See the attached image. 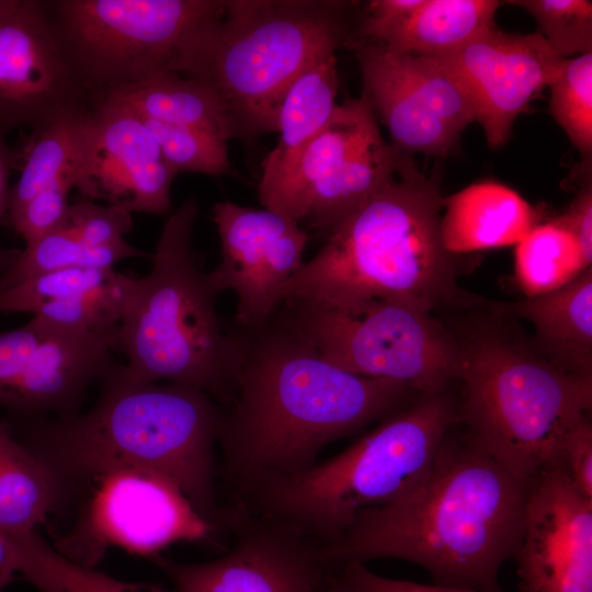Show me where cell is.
I'll list each match as a JSON object with an SVG mask.
<instances>
[{
	"label": "cell",
	"instance_id": "6da1fadb",
	"mask_svg": "<svg viewBox=\"0 0 592 592\" xmlns=\"http://www.w3.org/2000/svg\"><path fill=\"white\" fill-rule=\"evenodd\" d=\"M238 328L241 361L218 441L225 466L251 491L312 467L329 444L418 394L325 361L280 307L261 325Z\"/></svg>",
	"mask_w": 592,
	"mask_h": 592
},
{
	"label": "cell",
	"instance_id": "7a4b0ae2",
	"mask_svg": "<svg viewBox=\"0 0 592 592\" xmlns=\"http://www.w3.org/2000/svg\"><path fill=\"white\" fill-rule=\"evenodd\" d=\"M454 430L419 489L361 511L334 540L320 544L329 565L401 559L426 570L434 584L500 590L533 480L516 477Z\"/></svg>",
	"mask_w": 592,
	"mask_h": 592
},
{
	"label": "cell",
	"instance_id": "3957f363",
	"mask_svg": "<svg viewBox=\"0 0 592 592\" xmlns=\"http://www.w3.org/2000/svg\"><path fill=\"white\" fill-rule=\"evenodd\" d=\"M87 412L8 422L14 436L55 478L62 497L104 473L134 468L172 481L210 525L215 503V444L224 409L205 391L146 383L114 363Z\"/></svg>",
	"mask_w": 592,
	"mask_h": 592
},
{
	"label": "cell",
	"instance_id": "277c9868",
	"mask_svg": "<svg viewBox=\"0 0 592 592\" xmlns=\"http://www.w3.org/2000/svg\"><path fill=\"white\" fill-rule=\"evenodd\" d=\"M440 180L402 155L389 178L287 281L281 303L351 311L398 299L431 312L485 307L457 284L458 257L441 240Z\"/></svg>",
	"mask_w": 592,
	"mask_h": 592
},
{
	"label": "cell",
	"instance_id": "5b68a950",
	"mask_svg": "<svg viewBox=\"0 0 592 592\" xmlns=\"http://www.w3.org/2000/svg\"><path fill=\"white\" fill-rule=\"evenodd\" d=\"M443 320L463 363L456 426L516 477L532 481L558 466L563 441L590 417L592 380L568 374L533 346L513 319L486 308Z\"/></svg>",
	"mask_w": 592,
	"mask_h": 592
},
{
	"label": "cell",
	"instance_id": "8992f818",
	"mask_svg": "<svg viewBox=\"0 0 592 592\" xmlns=\"http://www.w3.org/2000/svg\"><path fill=\"white\" fill-rule=\"evenodd\" d=\"M353 7L333 0H224L174 73L212 88L237 136L277 132L291 86L350 37Z\"/></svg>",
	"mask_w": 592,
	"mask_h": 592
},
{
	"label": "cell",
	"instance_id": "52a82bcc",
	"mask_svg": "<svg viewBox=\"0 0 592 592\" xmlns=\"http://www.w3.org/2000/svg\"><path fill=\"white\" fill-rule=\"evenodd\" d=\"M197 212L190 197L164 223L150 272L132 278L116 349L127 356L130 377L191 386L227 405L242 334L224 326L216 309L220 292L198 264L192 243Z\"/></svg>",
	"mask_w": 592,
	"mask_h": 592
},
{
	"label": "cell",
	"instance_id": "ba28073f",
	"mask_svg": "<svg viewBox=\"0 0 592 592\" xmlns=\"http://www.w3.org/2000/svg\"><path fill=\"white\" fill-rule=\"evenodd\" d=\"M456 410L448 389L418 394L337 456L253 490L262 515L331 543L361 511L402 500L424 483L456 426Z\"/></svg>",
	"mask_w": 592,
	"mask_h": 592
},
{
	"label": "cell",
	"instance_id": "9c48e42d",
	"mask_svg": "<svg viewBox=\"0 0 592 592\" xmlns=\"http://www.w3.org/2000/svg\"><path fill=\"white\" fill-rule=\"evenodd\" d=\"M224 0H44L79 84L93 98L174 72Z\"/></svg>",
	"mask_w": 592,
	"mask_h": 592
},
{
	"label": "cell",
	"instance_id": "30bf717a",
	"mask_svg": "<svg viewBox=\"0 0 592 592\" xmlns=\"http://www.w3.org/2000/svg\"><path fill=\"white\" fill-rule=\"evenodd\" d=\"M280 310L321 357L349 373L436 394L458 380L459 344L434 312L398 299L375 300L351 311L301 303Z\"/></svg>",
	"mask_w": 592,
	"mask_h": 592
},
{
	"label": "cell",
	"instance_id": "8fae6325",
	"mask_svg": "<svg viewBox=\"0 0 592 592\" xmlns=\"http://www.w3.org/2000/svg\"><path fill=\"white\" fill-rule=\"evenodd\" d=\"M77 499V519L53 545L60 554L94 568L111 547L155 557L180 542L206 539L213 525L166 477L121 468L92 477L62 497L59 515Z\"/></svg>",
	"mask_w": 592,
	"mask_h": 592
},
{
	"label": "cell",
	"instance_id": "7c38bea8",
	"mask_svg": "<svg viewBox=\"0 0 592 592\" xmlns=\"http://www.w3.org/2000/svg\"><path fill=\"white\" fill-rule=\"evenodd\" d=\"M362 72V95L387 127L391 144L403 155L445 157L476 122L467 93L432 59L399 53L373 39L349 37Z\"/></svg>",
	"mask_w": 592,
	"mask_h": 592
},
{
	"label": "cell",
	"instance_id": "4fadbf2b",
	"mask_svg": "<svg viewBox=\"0 0 592 592\" xmlns=\"http://www.w3.org/2000/svg\"><path fill=\"white\" fill-rule=\"evenodd\" d=\"M118 326L91 332L37 316L0 331V409L9 422L66 418L80 412L90 386L115 363Z\"/></svg>",
	"mask_w": 592,
	"mask_h": 592
},
{
	"label": "cell",
	"instance_id": "5bb4252c",
	"mask_svg": "<svg viewBox=\"0 0 592 592\" xmlns=\"http://www.w3.org/2000/svg\"><path fill=\"white\" fill-rule=\"evenodd\" d=\"M212 213L220 238V262L209 272L212 280L220 293H236V326L261 325L282 305L284 285L304 264L308 234L266 208L218 202Z\"/></svg>",
	"mask_w": 592,
	"mask_h": 592
},
{
	"label": "cell",
	"instance_id": "9a60e30c",
	"mask_svg": "<svg viewBox=\"0 0 592 592\" xmlns=\"http://www.w3.org/2000/svg\"><path fill=\"white\" fill-rule=\"evenodd\" d=\"M242 525L232 548L215 560L184 563L161 555L153 560L178 592L329 591L334 568L319 543L264 516Z\"/></svg>",
	"mask_w": 592,
	"mask_h": 592
},
{
	"label": "cell",
	"instance_id": "2e32d148",
	"mask_svg": "<svg viewBox=\"0 0 592 592\" xmlns=\"http://www.w3.org/2000/svg\"><path fill=\"white\" fill-rule=\"evenodd\" d=\"M428 58L460 83L493 149L506 143L515 118L563 61L539 32L508 33L496 25L453 52Z\"/></svg>",
	"mask_w": 592,
	"mask_h": 592
},
{
	"label": "cell",
	"instance_id": "e0dca14e",
	"mask_svg": "<svg viewBox=\"0 0 592 592\" xmlns=\"http://www.w3.org/2000/svg\"><path fill=\"white\" fill-rule=\"evenodd\" d=\"M93 101L66 61L44 0H0V134Z\"/></svg>",
	"mask_w": 592,
	"mask_h": 592
},
{
	"label": "cell",
	"instance_id": "ac0fdd59",
	"mask_svg": "<svg viewBox=\"0 0 592 592\" xmlns=\"http://www.w3.org/2000/svg\"><path fill=\"white\" fill-rule=\"evenodd\" d=\"M513 558L520 589L592 592V499L559 466L532 481Z\"/></svg>",
	"mask_w": 592,
	"mask_h": 592
},
{
	"label": "cell",
	"instance_id": "d6986e66",
	"mask_svg": "<svg viewBox=\"0 0 592 592\" xmlns=\"http://www.w3.org/2000/svg\"><path fill=\"white\" fill-rule=\"evenodd\" d=\"M178 173L166 162L141 117L111 99L95 102L80 193L129 213L163 215Z\"/></svg>",
	"mask_w": 592,
	"mask_h": 592
},
{
	"label": "cell",
	"instance_id": "ffe728a7",
	"mask_svg": "<svg viewBox=\"0 0 592 592\" xmlns=\"http://www.w3.org/2000/svg\"><path fill=\"white\" fill-rule=\"evenodd\" d=\"M501 317L534 328L536 351L561 371L592 380V270L553 292L509 303L488 301Z\"/></svg>",
	"mask_w": 592,
	"mask_h": 592
},
{
	"label": "cell",
	"instance_id": "44dd1931",
	"mask_svg": "<svg viewBox=\"0 0 592 592\" xmlns=\"http://www.w3.org/2000/svg\"><path fill=\"white\" fill-rule=\"evenodd\" d=\"M542 215L516 191L481 181L443 197L442 244L453 254L517 244Z\"/></svg>",
	"mask_w": 592,
	"mask_h": 592
},
{
	"label": "cell",
	"instance_id": "7402d4cb",
	"mask_svg": "<svg viewBox=\"0 0 592 592\" xmlns=\"http://www.w3.org/2000/svg\"><path fill=\"white\" fill-rule=\"evenodd\" d=\"M339 84L337 58L332 55L291 86L277 116V144L261 163L260 203L289 177L306 148L327 126L338 105Z\"/></svg>",
	"mask_w": 592,
	"mask_h": 592
},
{
	"label": "cell",
	"instance_id": "603a6c76",
	"mask_svg": "<svg viewBox=\"0 0 592 592\" xmlns=\"http://www.w3.org/2000/svg\"><path fill=\"white\" fill-rule=\"evenodd\" d=\"M95 102L70 107L33 127L23 146L16 148L20 175L10 189L3 223L14 217L42 189L62 177H76L79 189L94 123Z\"/></svg>",
	"mask_w": 592,
	"mask_h": 592
},
{
	"label": "cell",
	"instance_id": "cb8c5ba5",
	"mask_svg": "<svg viewBox=\"0 0 592 592\" xmlns=\"http://www.w3.org/2000/svg\"><path fill=\"white\" fill-rule=\"evenodd\" d=\"M380 137L377 118L367 103L361 96L346 98L306 148L294 171L262 206L298 225L311 189Z\"/></svg>",
	"mask_w": 592,
	"mask_h": 592
},
{
	"label": "cell",
	"instance_id": "d4e9b609",
	"mask_svg": "<svg viewBox=\"0 0 592 592\" xmlns=\"http://www.w3.org/2000/svg\"><path fill=\"white\" fill-rule=\"evenodd\" d=\"M101 98L119 102L143 117L202 129L226 141L237 136L225 106L213 89L174 72L156 75L112 90Z\"/></svg>",
	"mask_w": 592,
	"mask_h": 592
},
{
	"label": "cell",
	"instance_id": "484cf974",
	"mask_svg": "<svg viewBox=\"0 0 592 592\" xmlns=\"http://www.w3.org/2000/svg\"><path fill=\"white\" fill-rule=\"evenodd\" d=\"M60 505L53 475L0 420V532L36 530Z\"/></svg>",
	"mask_w": 592,
	"mask_h": 592
},
{
	"label": "cell",
	"instance_id": "4316f807",
	"mask_svg": "<svg viewBox=\"0 0 592 592\" xmlns=\"http://www.w3.org/2000/svg\"><path fill=\"white\" fill-rule=\"evenodd\" d=\"M498 0H423L383 43L411 55L433 57L453 52L494 26Z\"/></svg>",
	"mask_w": 592,
	"mask_h": 592
},
{
	"label": "cell",
	"instance_id": "83f0119b",
	"mask_svg": "<svg viewBox=\"0 0 592 592\" xmlns=\"http://www.w3.org/2000/svg\"><path fill=\"white\" fill-rule=\"evenodd\" d=\"M16 574L39 592H171L147 583L121 581L60 554L36 530L0 532Z\"/></svg>",
	"mask_w": 592,
	"mask_h": 592
},
{
	"label": "cell",
	"instance_id": "f1b7e54d",
	"mask_svg": "<svg viewBox=\"0 0 592 592\" xmlns=\"http://www.w3.org/2000/svg\"><path fill=\"white\" fill-rule=\"evenodd\" d=\"M591 266L573 236L554 219L536 225L515 249V280L526 297L576 280Z\"/></svg>",
	"mask_w": 592,
	"mask_h": 592
},
{
	"label": "cell",
	"instance_id": "f546056e",
	"mask_svg": "<svg viewBox=\"0 0 592 592\" xmlns=\"http://www.w3.org/2000/svg\"><path fill=\"white\" fill-rule=\"evenodd\" d=\"M149 254L125 239L98 248H86L62 228L53 230L26 246L0 277V291L43 273L71 267L113 270L115 263Z\"/></svg>",
	"mask_w": 592,
	"mask_h": 592
},
{
	"label": "cell",
	"instance_id": "4dcf8cb0",
	"mask_svg": "<svg viewBox=\"0 0 592 592\" xmlns=\"http://www.w3.org/2000/svg\"><path fill=\"white\" fill-rule=\"evenodd\" d=\"M549 110L583 158L592 152V52L563 59L548 86Z\"/></svg>",
	"mask_w": 592,
	"mask_h": 592
},
{
	"label": "cell",
	"instance_id": "1f68e13d",
	"mask_svg": "<svg viewBox=\"0 0 592 592\" xmlns=\"http://www.w3.org/2000/svg\"><path fill=\"white\" fill-rule=\"evenodd\" d=\"M133 276L115 275L105 284L41 306L33 316L81 331L100 332L119 325Z\"/></svg>",
	"mask_w": 592,
	"mask_h": 592
},
{
	"label": "cell",
	"instance_id": "d6a6232c",
	"mask_svg": "<svg viewBox=\"0 0 592 592\" xmlns=\"http://www.w3.org/2000/svg\"><path fill=\"white\" fill-rule=\"evenodd\" d=\"M140 117L156 139L163 159L177 173L236 174L228 157L227 141L220 137L197 128Z\"/></svg>",
	"mask_w": 592,
	"mask_h": 592
},
{
	"label": "cell",
	"instance_id": "836d02e7",
	"mask_svg": "<svg viewBox=\"0 0 592 592\" xmlns=\"http://www.w3.org/2000/svg\"><path fill=\"white\" fill-rule=\"evenodd\" d=\"M505 3L527 11L559 57L567 59L592 52L590 0H511Z\"/></svg>",
	"mask_w": 592,
	"mask_h": 592
},
{
	"label": "cell",
	"instance_id": "e575fe53",
	"mask_svg": "<svg viewBox=\"0 0 592 592\" xmlns=\"http://www.w3.org/2000/svg\"><path fill=\"white\" fill-rule=\"evenodd\" d=\"M114 270L71 267L35 275L0 291V312H31L43 305L76 296L109 282Z\"/></svg>",
	"mask_w": 592,
	"mask_h": 592
},
{
	"label": "cell",
	"instance_id": "d590c367",
	"mask_svg": "<svg viewBox=\"0 0 592 592\" xmlns=\"http://www.w3.org/2000/svg\"><path fill=\"white\" fill-rule=\"evenodd\" d=\"M134 226L132 213L107 204L99 205L90 200L70 204L66 220L60 227L86 248L110 246L124 240Z\"/></svg>",
	"mask_w": 592,
	"mask_h": 592
},
{
	"label": "cell",
	"instance_id": "8d00e7d4",
	"mask_svg": "<svg viewBox=\"0 0 592 592\" xmlns=\"http://www.w3.org/2000/svg\"><path fill=\"white\" fill-rule=\"evenodd\" d=\"M78 180L67 175L57 182L42 189L12 218L4 221L15 234L25 241V247L32 244L44 235L60 228L69 208L68 195Z\"/></svg>",
	"mask_w": 592,
	"mask_h": 592
},
{
	"label": "cell",
	"instance_id": "74e56055",
	"mask_svg": "<svg viewBox=\"0 0 592 592\" xmlns=\"http://www.w3.org/2000/svg\"><path fill=\"white\" fill-rule=\"evenodd\" d=\"M331 579L330 591L339 592H502L470 588L422 584L390 579L368 570L365 563L351 561L337 568ZM520 592H530L520 589Z\"/></svg>",
	"mask_w": 592,
	"mask_h": 592
},
{
	"label": "cell",
	"instance_id": "f35d334b",
	"mask_svg": "<svg viewBox=\"0 0 592 592\" xmlns=\"http://www.w3.org/2000/svg\"><path fill=\"white\" fill-rule=\"evenodd\" d=\"M423 0H372L366 2L351 38L385 42L411 16Z\"/></svg>",
	"mask_w": 592,
	"mask_h": 592
},
{
	"label": "cell",
	"instance_id": "ab89813d",
	"mask_svg": "<svg viewBox=\"0 0 592 592\" xmlns=\"http://www.w3.org/2000/svg\"><path fill=\"white\" fill-rule=\"evenodd\" d=\"M558 466L574 488L592 499V423L590 417L577 424L562 443Z\"/></svg>",
	"mask_w": 592,
	"mask_h": 592
},
{
	"label": "cell",
	"instance_id": "60d3db41",
	"mask_svg": "<svg viewBox=\"0 0 592 592\" xmlns=\"http://www.w3.org/2000/svg\"><path fill=\"white\" fill-rule=\"evenodd\" d=\"M554 220L576 239L587 263H592V185L591 177L580 186L569 207Z\"/></svg>",
	"mask_w": 592,
	"mask_h": 592
},
{
	"label": "cell",
	"instance_id": "b9f144b4",
	"mask_svg": "<svg viewBox=\"0 0 592 592\" xmlns=\"http://www.w3.org/2000/svg\"><path fill=\"white\" fill-rule=\"evenodd\" d=\"M18 150L0 134V223L3 221L9 204L10 175L16 169ZM21 249H0V277L21 254Z\"/></svg>",
	"mask_w": 592,
	"mask_h": 592
},
{
	"label": "cell",
	"instance_id": "7bdbcfd3",
	"mask_svg": "<svg viewBox=\"0 0 592 592\" xmlns=\"http://www.w3.org/2000/svg\"><path fill=\"white\" fill-rule=\"evenodd\" d=\"M16 577L14 563L4 538L0 535V592Z\"/></svg>",
	"mask_w": 592,
	"mask_h": 592
},
{
	"label": "cell",
	"instance_id": "ee69618b",
	"mask_svg": "<svg viewBox=\"0 0 592 592\" xmlns=\"http://www.w3.org/2000/svg\"><path fill=\"white\" fill-rule=\"evenodd\" d=\"M330 592H339V591H330Z\"/></svg>",
	"mask_w": 592,
	"mask_h": 592
}]
</instances>
